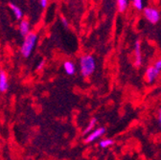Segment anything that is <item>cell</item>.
<instances>
[{"label":"cell","instance_id":"9","mask_svg":"<svg viewBox=\"0 0 161 160\" xmlns=\"http://www.w3.org/2000/svg\"><path fill=\"white\" fill-rule=\"evenodd\" d=\"M19 32L24 37L30 34V23L28 20H22L19 24Z\"/></svg>","mask_w":161,"mask_h":160},{"label":"cell","instance_id":"12","mask_svg":"<svg viewBox=\"0 0 161 160\" xmlns=\"http://www.w3.org/2000/svg\"><path fill=\"white\" fill-rule=\"evenodd\" d=\"M96 123H97V119L96 118H92L88 124V126H86V129L84 131V134H89L91 132H93V129L96 126Z\"/></svg>","mask_w":161,"mask_h":160},{"label":"cell","instance_id":"18","mask_svg":"<svg viewBox=\"0 0 161 160\" xmlns=\"http://www.w3.org/2000/svg\"><path fill=\"white\" fill-rule=\"evenodd\" d=\"M44 65H45V60H41L38 65V66H37V70H40L44 66Z\"/></svg>","mask_w":161,"mask_h":160},{"label":"cell","instance_id":"11","mask_svg":"<svg viewBox=\"0 0 161 160\" xmlns=\"http://www.w3.org/2000/svg\"><path fill=\"white\" fill-rule=\"evenodd\" d=\"M128 7L127 0H118L117 1V8L120 13H125Z\"/></svg>","mask_w":161,"mask_h":160},{"label":"cell","instance_id":"4","mask_svg":"<svg viewBox=\"0 0 161 160\" xmlns=\"http://www.w3.org/2000/svg\"><path fill=\"white\" fill-rule=\"evenodd\" d=\"M106 133V129L105 127H99V129H96L94 130L93 132H91L85 139V142L86 143H91L93 141H95L96 139L100 138L101 136H103L104 134Z\"/></svg>","mask_w":161,"mask_h":160},{"label":"cell","instance_id":"19","mask_svg":"<svg viewBox=\"0 0 161 160\" xmlns=\"http://www.w3.org/2000/svg\"><path fill=\"white\" fill-rule=\"evenodd\" d=\"M158 121H159V125L161 126V108L159 109V112H158Z\"/></svg>","mask_w":161,"mask_h":160},{"label":"cell","instance_id":"16","mask_svg":"<svg viewBox=\"0 0 161 160\" xmlns=\"http://www.w3.org/2000/svg\"><path fill=\"white\" fill-rule=\"evenodd\" d=\"M61 23H62V25L65 27V28H67L68 27V21L66 20V18H61Z\"/></svg>","mask_w":161,"mask_h":160},{"label":"cell","instance_id":"3","mask_svg":"<svg viewBox=\"0 0 161 160\" xmlns=\"http://www.w3.org/2000/svg\"><path fill=\"white\" fill-rule=\"evenodd\" d=\"M143 13L144 18L152 24H156L161 18L160 12L154 7H146L143 10Z\"/></svg>","mask_w":161,"mask_h":160},{"label":"cell","instance_id":"8","mask_svg":"<svg viewBox=\"0 0 161 160\" xmlns=\"http://www.w3.org/2000/svg\"><path fill=\"white\" fill-rule=\"evenodd\" d=\"M63 68L66 74L68 75H74L76 72V66L74 65V62L71 60H66L63 63Z\"/></svg>","mask_w":161,"mask_h":160},{"label":"cell","instance_id":"5","mask_svg":"<svg viewBox=\"0 0 161 160\" xmlns=\"http://www.w3.org/2000/svg\"><path fill=\"white\" fill-rule=\"evenodd\" d=\"M134 65L139 68L142 65V53H141V42L137 40L134 45Z\"/></svg>","mask_w":161,"mask_h":160},{"label":"cell","instance_id":"1","mask_svg":"<svg viewBox=\"0 0 161 160\" xmlns=\"http://www.w3.org/2000/svg\"><path fill=\"white\" fill-rule=\"evenodd\" d=\"M80 74L84 78L90 77L96 69V62L94 57L92 55L83 56L80 59Z\"/></svg>","mask_w":161,"mask_h":160},{"label":"cell","instance_id":"7","mask_svg":"<svg viewBox=\"0 0 161 160\" xmlns=\"http://www.w3.org/2000/svg\"><path fill=\"white\" fill-rule=\"evenodd\" d=\"M9 88L8 74L5 71H0V91L6 92Z\"/></svg>","mask_w":161,"mask_h":160},{"label":"cell","instance_id":"6","mask_svg":"<svg viewBox=\"0 0 161 160\" xmlns=\"http://www.w3.org/2000/svg\"><path fill=\"white\" fill-rule=\"evenodd\" d=\"M160 73V70L156 69L154 66H149L146 70V75H145V79L148 83H153L154 82V80L158 77Z\"/></svg>","mask_w":161,"mask_h":160},{"label":"cell","instance_id":"13","mask_svg":"<svg viewBox=\"0 0 161 160\" xmlns=\"http://www.w3.org/2000/svg\"><path fill=\"white\" fill-rule=\"evenodd\" d=\"M113 144H114V141H113V140L106 138V139H103V140H101V141H100L99 146H100L102 149H106V148H107V147L112 146V145H113Z\"/></svg>","mask_w":161,"mask_h":160},{"label":"cell","instance_id":"10","mask_svg":"<svg viewBox=\"0 0 161 160\" xmlns=\"http://www.w3.org/2000/svg\"><path fill=\"white\" fill-rule=\"evenodd\" d=\"M9 6H10V8L12 9L13 13H14L15 18H17V19H21V18H22L23 13H22V11L20 10V8H19V7H18L17 5L13 4V3H10V4H9Z\"/></svg>","mask_w":161,"mask_h":160},{"label":"cell","instance_id":"14","mask_svg":"<svg viewBox=\"0 0 161 160\" xmlns=\"http://www.w3.org/2000/svg\"><path fill=\"white\" fill-rule=\"evenodd\" d=\"M132 6L136 10H138V11H142V10L145 9L144 8V2L142 1V0H133V1H132Z\"/></svg>","mask_w":161,"mask_h":160},{"label":"cell","instance_id":"2","mask_svg":"<svg viewBox=\"0 0 161 160\" xmlns=\"http://www.w3.org/2000/svg\"><path fill=\"white\" fill-rule=\"evenodd\" d=\"M37 40H38V35L36 33H30L28 36L25 37L23 44L20 48V52L24 58L30 57L32 51L35 48Z\"/></svg>","mask_w":161,"mask_h":160},{"label":"cell","instance_id":"17","mask_svg":"<svg viewBox=\"0 0 161 160\" xmlns=\"http://www.w3.org/2000/svg\"><path fill=\"white\" fill-rule=\"evenodd\" d=\"M39 4L43 9H45L47 7V5H48V1H47V0H41V1L39 2Z\"/></svg>","mask_w":161,"mask_h":160},{"label":"cell","instance_id":"15","mask_svg":"<svg viewBox=\"0 0 161 160\" xmlns=\"http://www.w3.org/2000/svg\"><path fill=\"white\" fill-rule=\"evenodd\" d=\"M156 69H158V70H161V59H157L156 61H155V63H154V65H153Z\"/></svg>","mask_w":161,"mask_h":160}]
</instances>
